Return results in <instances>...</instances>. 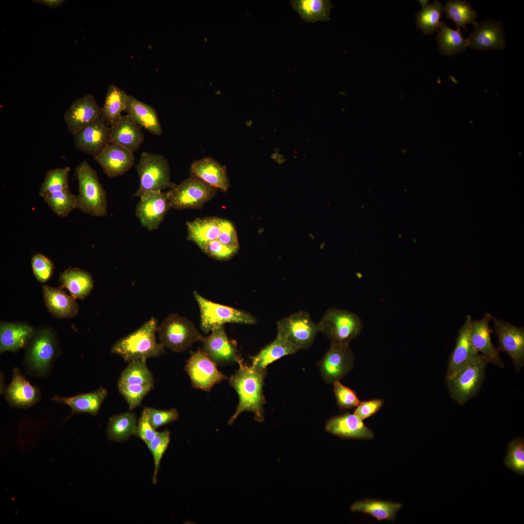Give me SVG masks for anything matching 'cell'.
I'll return each instance as SVG.
<instances>
[{
    "instance_id": "d590c367",
    "label": "cell",
    "mask_w": 524,
    "mask_h": 524,
    "mask_svg": "<svg viewBox=\"0 0 524 524\" xmlns=\"http://www.w3.org/2000/svg\"><path fill=\"white\" fill-rule=\"evenodd\" d=\"M293 8L305 21H328L333 5L329 0H292Z\"/></svg>"
},
{
    "instance_id": "ab89813d",
    "label": "cell",
    "mask_w": 524,
    "mask_h": 524,
    "mask_svg": "<svg viewBox=\"0 0 524 524\" xmlns=\"http://www.w3.org/2000/svg\"><path fill=\"white\" fill-rule=\"evenodd\" d=\"M146 361L141 359L129 362L121 372L118 383L154 386V377Z\"/></svg>"
},
{
    "instance_id": "7dc6e473",
    "label": "cell",
    "mask_w": 524,
    "mask_h": 524,
    "mask_svg": "<svg viewBox=\"0 0 524 524\" xmlns=\"http://www.w3.org/2000/svg\"><path fill=\"white\" fill-rule=\"evenodd\" d=\"M31 265L35 277L40 283L47 282L52 277L54 265L46 256L36 253L32 258Z\"/></svg>"
},
{
    "instance_id": "f546056e",
    "label": "cell",
    "mask_w": 524,
    "mask_h": 524,
    "mask_svg": "<svg viewBox=\"0 0 524 524\" xmlns=\"http://www.w3.org/2000/svg\"><path fill=\"white\" fill-rule=\"evenodd\" d=\"M187 240L196 245L202 251L210 242L217 240L220 233V218L216 217L196 218L186 222Z\"/></svg>"
},
{
    "instance_id": "c3c4849f",
    "label": "cell",
    "mask_w": 524,
    "mask_h": 524,
    "mask_svg": "<svg viewBox=\"0 0 524 524\" xmlns=\"http://www.w3.org/2000/svg\"><path fill=\"white\" fill-rule=\"evenodd\" d=\"M334 383V392L339 408L343 410L358 406L360 403L356 393L339 381Z\"/></svg>"
},
{
    "instance_id": "6da1fadb",
    "label": "cell",
    "mask_w": 524,
    "mask_h": 524,
    "mask_svg": "<svg viewBox=\"0 0 524 524\" xmlns=\"http://www.w3.org/2000/svg\"><path fill=\"white\" fill-rule=\"evenodd\" d=\"M237 362L239 369L230 377L229 383L236 391L239 403L228 423L232 424L244 411L253 412L255 420L262 422L264 420L263 406L265 402L262 389L266 370L255 368L252 365L248 366L240 359Z\"/></svg>"
},
{
    "instance_id": "d6a6232c",
    "label": "cell",
    "mask_w": 524,
    "mask_h": 524,
    "mask_svg": "<svg viewBox=\"0 0 524 524\" xmlns=\"http://www.w3.org/2000/svg\"><path fill=\"white\" fill-rule=\"evenodd\" d=\"M59 282L75 298L83 299L91 292L94 285L92 275L87 271L69 267L62 272Z\"/></svg>"
},
{
    "instance_id": "52a82bcc",
    "label": "cell",
    "mask_w": 524,
    "mask_h": 524,
    "mask_svg": "<svg viewBox=\"0 0 524 524\" xmlns=\"http://www.w3.org/2000/svg\"><path fill=\"white\" fill-rule=\"evenodd\" d=\"M319 331L336 343L348 344L360 333L362 324L355 313L345 310L329 309L318 323Z\"/></svg>"
},
{
    "instance_id": "8d00e7d4",
    "label": "cell",
    "mask_w": 524,
    "mask_h": 524,
    "mask_svg": "<svg viewBox=\"0 0 524 524\" xmlns=\"http://www.w3.org/2000/svg\"><path fill=\"white\" fill-rule=\"evenodd\" d=\"M439 29L437 39L442 56H453L463 51L469 45L468 39L463 38L460 29L453 30L442 22Z\"/></svg>"
},
{
    "instance_id": "ba28073f",
    "label": "cell",
    "mask_w": 524,
    "mask_h": 524,
    "mask_svg": "<svg viewBox=\"0 0 524 524\" xmlns=\"http://www.w3.org/2000/svg\"><path fill=\"white\" fill-rule=\"evenodd\" d=\"M194 295L200 310L201 328L205 333L222 327L227 323L249 325L257 323L255 317L247 312L212 302L196 291Z\"/></svg>"
},
{
    "instance_id": "836d02e7",
    "label": "cell",
    "mask_w": 524,
    "mask_h": 524,
    "mask_svg": "<svg viewBox=\"0 0 524 524\" xmlns=\"http://www.w3.org/2000/svg\"><path fill=\"white\" fill-rule=\"evenodd\" d=\"M402 505L391 501L365 498L358 500L351 506V510L367 514L378 521L393 522Z\"/></svg>"
},
{
    "instance_id": "1f68e13d",
    "label": "cell",
    "mask_w": 524,
    "mask_h": 524,
    "mask_svg": "<svg viewBox=\"0 0 524 524\" xmlns=\"http://www.w3.org/2000/svg\"><path fill=\"white\" fill-rule=\"evenodd\" d=\"M299 350L287 339L277 333L275 339L251 358L252 366L260 370L282 357L296 353Z\"/></svg>"
},
{
    "instance_id": "4fadbf2b",
    "label": "cell",
    "mask_w": 524,
    "mask_h": 524,
    "mask_svg": "<svg viewBox=\"0 0 524 524\" xmlns=\"http://www.w3.org/2000/svg\"><path fill=\"white\" fill-rule=\"evenodd\" d=\"M492 320L498 339L497 349L509 355L518 373L524 365V328L496 317Z\"/></svg>"
},
{
    "instance_id": "f6af8a7d",
    "label": "cell",
    "mask_w": 524,
    "mask_h": 524,
    "mask_svg": "<svg viewBox=\"0 0 524 524\" xmlns=\"http://www.w3.org/2000/svg\"><path fill=\"white\" fill-rule=\"evenodd\" d=\"M170 441V432L167 429H165L161 432H158L155 438L147 445L153 456L154 462V470L152 477L153 484L156 483L160 462L168 447Z\"/></svg>"
},
{
    "instance_id": "f35d334b",
    "label": "cell",
    "mask_w": 524,
    "mask_h": 524,
    "mask_svg": "<svg viewBox=\"0 0 524 524\" xmlns=\"http://www.w3.org/2000/svg\"><path fill=\"white\" fill-rule=\"evenodd\" d=\"M443 11L447 18L455 22L457 29L462 27L467 31L466 25L467 24L473 23L475 26L477 24L475 22L477 13L468 1L449 0L443 6Z\"/></svg>"
},
{
    "instance_id": "680465c9",
    "label": "cell",
    "mask_w": 524,
    "mask_h": 524,
    "mask_svg": "<svg viewBox=\"0 0 524 524\" xmlns=\"http://www.w3.org/2000/svg\"><path fill=\"white\" fill-rule=\"evenodd\" d=\"M309 237L312 240L315 239V235L313 233L310 232L308 234Z\"/></svg>"
},
{
    "instance_id": "5b68a950",
    "label": "cell",
    "mask_w": 524,
    "mask_h": 524,
    "mask_svg": "<svg viewBox=\"0 0 524 524\" xmlns=\"http://www.w3.org/2000/svg\"><path fill=\"white\" fill-rule=\"evenodd\" d=\"M157 332L160 343L176 352L187 350L204 338L190 321L175 313L163 321L158 326Z\"/></svg>"
},
{
    "instance_id": "6f0895ef",
    "label": "cell",
    "mask_w": 524,
    "mask_h": 524,
    "mask_svg": "<svg viewBox=\"0 0 524 524\" xmlns=\"http://www.w3.org/2000/svg\"><path fill=\"white\" fill-rule=\"evenodd\" d=\"M419 1L420 2V3L421 4L422 8H424L425 7H426L428 5V2H429L428 0H419Z\"/></svg>"
},
{
    "instance_id": "7c38bea8",
    "label": "cell",
    "mask_w": 524,
    "mask_h": 524,
    "mask_svg": "<svg viewBox=\"0 0 524 524\" xmlns=\"http://www.w3.org/2000/svg\"><path fill=\"white\" fill-rule=\"evenodd\" d=\"M185 370L194 388L207 392L227 378L217 369L215 362L200 350L191 354Z\"/></svg>"
},
{
    "instance_id": "ffe728a7",
    "label": "cell",
    "mask_w": 524,
    "mask_h": 524,
    "mask_svg": "<svg viewBox=\"0 0 524 524\" xmlns=\"http://www.w3.org/2000/svg\"><path fill=\"white\" fill-rule=\"evenodd\" d=\"M492 318L490 313H486L481 319L472 320L470 340L474 347L481 353L488 362L503 368L504 364L499 357V351L491 340L493 330L490 328L489 322Z\"/></svg>"
},
{
    "instance_id": "bcb514c9",
    "label": "cell",
    "mask_w": 524,
    "mask_h": 524,
    "mask_svg": "<svg viewBox=\"0 0 524 524\" xmlns=\"http://www.w3.org/2000/svg\"><path fill=\"white\" fill-rule=\"evenodd\" d=\"M119 393L128 404L129 409H133L141 404L144 397L152 389L154 386L118 383Z\"/></svg>"
},
{
    "instance_id": "60d3db41",
    "label": "cell",
    "mask_w": 524,
    "mask_h": 524,
    "mask_svg": "<svg viewBox=\"0 0 524 524\" xmlns=\"http://www.w3.org/2000/svg\"><path fill=\"white\" fill-rule=\"evenodd\" d=\"M443 11L442 4L438 0L427 5L416 14V24L425 34H431L438 30Z\"/></svg>"
},
{
    "instance_id": "db71d44e",
    "label": "cell",
    "mask_w": 524,
    "mask_h": 524,
    "mask_svg": "<svg viewBox=\"0 0 524 524\" xmlns=\"http://www.w3.org/2000/svg\"><path fill=\"white\" fill-rule=\"evenodd\" d=\"M384 404V400L381 399H372L364 401H360L354 414L361 419H365L377 413Z\"/></svg>"
},
{
    "instance_id": "5bb4252c",
    "label": "cell",
    "mask_w": 524,
    "mask_h": 524,
    "mask_svg": "<svg viewBox=\"0 0 524 524\" xmlns=\"http://www.w3.org/2000/svg\"><path fill=\"white\" fill-rule=\"evenodd\" d=\"M135 209L142 226L149 231L158 229L170 210L167 193L150 191L142 195Z\"/></svg>"
},
{
    "instance_id": "3957f363",
    "label": "cell",
    "mask_w": 524,
    "mask_h": 524,
    "mask_svg": "<svg viewBox=\"0 0 524 524\" xmlns=\"http://www.w3.org/2000/svg\"><path fill=\"white\" fill-rule=\"evenodd\" d=\"M74 174L79 186L77 209L93 216H106V193L96 171L84 160L76 167Z\"/></svg>"
},
{
    "instance_id": "2e32d148",
    "label": "cell",
    "mask_w": 524,
    "mask_h": 524,
    "mask_svg": "<svg viewBox=\"0 0 524 524\" xmlns=\"http://www.w3.org/2000/svg\"><path fill=\"white\" fill-rule=\"evenodd\" d=\"M73 136L75 147L94 158L110 143L111 126L99 117Z\"/></svg>"
},
{
    "instance_id": "ac0fdd59",
    "label": "cell",
    "mask_w": 524,
    "mask_h": 524,
    "mask_svg": "<svg viewBox=\"0 0 524 524\" xmlns=\"http://www.w3.org/2000/svg\"><path fill=\"white\" fill-rule=\"evenodd\" d=\"M100 116L101 107L94 96L88 94L71 103L65 113L64 118L68 131L74 135Z\"/></svg>"
},
{
    "instance_id": "f907efd6",
    "label": "cell",
    "mask_w": 524,
    "mask_h": 524,
    "mask_svg": "<svg viewBox=\"0 0 524 524\" xmlns=\"http://www.w3.org/2000/svg\"><path fill=\"white\" fill-rule=\"evenodd\" d=\"M157 433L150 422L148 407L144 408L137 425L135 435L147 445Z\"/></svg>"
},
{
    "instance_id": "ee69618b",
    "label": "cell",
    "mask_w": 524,
    "mask_h": 524,
    "mask_svg": "<svg viewBox=\"0 0 524 524\" xmlns=\"http://www.w3.org/2000/svg\"><path fill=\"white\" fill-rule=\"evenodd\" d=\"M504 465L513 472L524 475V439L516 437L507 446Z\"/></svg>"
},
{
    "instance_id": "cb8c5ba5",
    "label": "cell",
    "mask_w": 524,
    "mask_h": 524,
    "mask_svg": "<svg viewBox=\"0 0 524 524\" xmlns=\"http://www.w3.org/2000/svg\"><path fill=\"white\" fill-rule=\"evenodd\" d=\"M189 172L208 184L226 192L229 187V180L225 166L214 159L205 157L194 161Z\"/></svg>"
},
{
    "instance_id": "4dcf8cb0",
    "label": "cell",
    "mask_w": 524,
    "mask_h": 524,
    "mask_svg": "<svg viewBox=\"0 0 524 524\" xmlns=\"http://www.w3.org/2000/svg\"><path fill=\"white\" fill-rule=\"evenodd\" d=\"M125 112L141 128L153 134H162L163 129L157 113L151 106L129 95Z\"/></svg>"
},
{
    "instance_id": "681fc988",
    "label": "cell",
    "mask_w": 524,
    "mask_h": 524,
    "mask_svg": "<svg viewBox=\"0 0 524 524\" xmlns=\"http://www.w3.org/2000/svg\"><path fill=\"white\" fill-rule=\"evenodd\" d=\"M240 247L224 245L217 239L209 242L202 250L209 256L217 260L226 261L235 255Z\"/></svg>"
},
{
    "instance_id": "9a60e30c",
    "label": "cell",
    "mask_w": 524,
    "mask_h": 524,
    "mask_svg": "<svg viewBox=\"0 0 524 524\" xmlns=\"http://www.w3.org/2000/svg\"><path fill=\"white\" fill-rule=\"evenodd\" d=\"M353 360L354 357L348 344L331 343L320 362L323 378L328 383L339 381L351 370Z\"/></svg>"
},
{
    "instance_id": "277c9868",
    "label": "cell",
    "mask_w": 524,
    "mask_h": 524,
    "mask_svg": "<svg viewBox=\"0 0 524 524\" xmlns=\"http://www.w3.org/2000/svg\"><path fill=\"white\" fill-rule=\"evenodd\" d=\"M136 168L139 186L134 196L140 197L147 192L170 189L175 185L170 180L169 165L163 155L143 152Z\"/></svg>"
},
{
    "instance_id": "91938a15",
    "label": "cell",
    "mask_w": 524,
    "mask_h": 524,
    "mask_svg": "<svg viewBox=\"0 0 524 524\" xmlns=\"http://www.w3.org/2000/svg\"><path fill=\"white\" fill-rule=\"evenodd\" d=\"M320 246H321V247H323L324 246H325V243H323V242L321 244Z\"/></svg>"
},
{
    "instance_id": "b9f144b4",
    "label": "cell",
    "mask_w": 524,
    "mask_h": 524,
    "mask_svg": "<svg viewBox=\"0 0 524 524\" xmlns=\"http://www.w3.org/2000/svg\"><path fill=\"white\" fill-rule=\"evenodd\" d=\"M44 200L58 216L65 217L77 208V196L73 194L69 188L54 192L44 196Z\"/></svg>"
},
{
    "instance_id": "83f0119b",
    "label": "cell",
    "mask_w": 524,
    "mask_h": 524,
    "mask_svg": "<svg viewBox=\"0 0 524 524\" xmlns=\"http://www.w3.org/2000/svg\"><path fill=\"white\" fill-rule=\"evenodd\" d=\"M144 134L141 127L128 115H121L111 126V143L121 145L134 152L141 147Z\"/></svg>"
},
{
    "instance_id": "4316f807",
    "label": "cell",
    "mask_w": 524,
    "mask_h": 524,
    "mask_svg": "<svg viewBox=\"0 0 524 524\" xmlns=\"http://www.w3.org/2000/svg\"><path fill=\"white\" fill-rule=\"evenodd\" d=\"M42 289L45 306L52 316L62 319L77 315L79 306L73 296L67 295L61 287L44 285Z\"/></svg>"
},
{
    "instance_id": "f1b7e54d",
    "label": "cell",
    "mask_w": 524,
    "mask_h": 524,
    "mask_svg": "<svg viewBox=\"0 0 524 524\" xmlns=\"http://www.w3.org/2000/svg\"><path fill=\"white\" fill-rule=\"evenodd\" d=\"M107 395V390L101 387L94 392L71 397L55 395L51 400L68 406L72 410L71 414L87 413L96 416Z\"/></svg>"
},
{
    "instance_id": "816d5d0a",
    "label": "cell",
    "mask_w": 524,
    "mask_h": 524,
    "mask_svg": "<svg viewBox=\"0 0 524 524\" xmlns=\"http://www.w3.org/2000/svg\"><path fill=\"white\" fill-rule=\"evenodd\" d=\"M148 410L150 422L155 429L177 420L179 417L178 411L174 408L164 410L148 408Z\"/></svg>"
},
{
    "instance_id": "e0dca14e",
    "label": "cell",
    "mask_w": 524,
    "mask_h": 524,
    "mask_svg": "<svg viewBox=\"0 0 524 524\" xmlns=\"http://www.w3.org/2000/svg\"><path fill=\"white\" fill-rule=\"evenodd\" d=\"M472 317L467 315L459 329L455 347L448 363L446 379H449L459 371L476 360L481 354L473 346L470 340Z\"/></svg>"
},
{
    "instance_id": "9f6ffc18",
    "label": "cell",
    "mask_w": 524,
    "mask_h": 524,
    "mask_svg": "<svg viewBox=\"0 0 524 524\" xmlns=\"http://www.w3.org/2000/svg\"><path fill=\"white\" fill-rule=\"evenodd\" d=\"M271 158L279 165L284 164L287 161L285 156L281 153L278 148H275L274 152L271 155Z\"/></svg>"
},
{
    "instance_id": "30bf717a",
    "label": "cell",
    "mask_w": 524,
    "mask_h": 524,
    "mask_svg": "<svg viewBox=\"0 0 524 524\" xmlns=\"http://www.w3.org/2000/svg\"><path fill=\"white\" fill-rule=\"evenodd\" d=\"M58 352L54 331L50 327L40 328L30 341L26 354V361L38 373H44L49 367Z\"/></svg>"
},
{
    "instance_id": "d6986e66",
    "label": "cell",
    "mask_w": 524,
    "mask_h": 524,
    "mask_svg": "<svg viewBox=\"0 0 524 524\" xmlns=\"http://www.w3.org/2000/svg\"><path fill=\"white\" fill-rule=\"evenodd\" d=\"M94 159L110 178L123 175L134 164L133 152L117 144L110 143Z\"/></svg>"
},
{
    "instance_id": "11a10c76",
    "label": "cell",
    "mask_w": 524,
    "mask_h": 524,
    "mask_svg": "<svg viewBox=\"0 0 524 524\" xmlns=\"http://www.w3.org/2000/svg\"><path fill=\"white\" fill-rule=\"evenodd\" d=\"M33 2L40 3L51 8H56L61 6L65 0H36Z\"/></svg>"
},
{
    "instance_id": "74e56055",
    "label": "cell",
    "mask_w": 524,
    "mask_h": 524,
    "mask_svg": "<svg viewBox=\"0 0 524 524\" xmlns=\"http://www.w3.org/2000/svg\"><path fill=\"white\" fill-rule=\"evenodd\" d=\"M136 427V416L133 412L128 411L115 415L111 417L108 421L107 436L111 440L124 442L135 434Z\"/></svg>"
},
{
    "instance_id": "e575fe53",
    "label": "cell",
    "mask_w": 524,
    "mask_h": 524,
    "mask_svg": "<svg viewBox=\"0 0 524 524\" xmlns=\"http://www.w3.org/2000/svg\"><path fill=\"white\" fill-rule=\"evenodd\" d=\"M129 97L115 84L110 85L101 108L102 119L110 126L114 124L121 116V112L126 111Z\"/></svg>"
},
{
    "instance_id": "f5cc1de1",
    "label": "cell",
    "mask_w": 524,
    "mask_h": 524,
    "mask_svg": "<svg viewBox=\"0 0 524 524\" xmlns=\"http://www.w3.org/2000/svg\"><path fill=\"white\" fill-rule=\"evenodd\" d=\"M217 240L224 245L239 247L236 229L230 220L220 218V233Z\"/></svg>"
},
{
    "instance_id": "9c48e42d",
    "label": "cell",
    "mask_w": 524,
    "mask_h": 524,
    "mask_svg": "<svg viewBox=\"0 0 524 524\" xmlns=\"http://www.w3.org/2000/svg\"><path fill=\"white\" fill-rule=\"evenodd\" d=\"M488 363L481 355L474 362L446 380L451 397L462 405L473 397L484 381Z\"/></svg>"
},
{
    "instance_id": "484cf974",
    "label": "cell",
    "mask_w": 524,
    "mask_h": 524,
    "mask_svg": "<svg viewBox=\"0 0 524 524\" xmlns=\"http://www.w3.org/2000/svg\"><path fill=\"white\" fill-rule=\"evenodd\" d=\"M33 327L24 323L1 322L0 352H16L25 347L34 335Z\"/></svg>"
},
{
    "instance_id": "d4e9b609",
    "label": "cell",
    "mask_w": 524,
    "mask_h": 524,
    "mask_svg": "<svg viewBox=\"0 0 524 524\" xmlns=\"http://www.w3.org/2000/svg\"><path fill=\"white\" fill-rule=\"evenodd\" d=\"M203 351L214 362L226 363L238 361L236 349L228 339L223 326L212 331L204 337Z\"/></svg>"
},
{
    "instance_id": "7bdbcfd3",
    "label": "cell",
    "mask_w": 524,
    "mask_h": 524,
    "mask_svg": "<svg viewBox=\"0 0 524 524\" xmlns=\"http://www.w3.org/2000/svg\"><path fill=\"white\" fill-rule=\"evenodd\" d=\"M70 171L69 166L48 170L40 186L39 196L43 198L50 194L68 188Z\"/></svg>"
},
{
    "instance_id": "44dd1931",
    "label": "cell",
    "mask_w": 524,
    "mask_h": 524,
    "mask_svg": "<svg viewBox=\"0 0 524 524\" xmlns=\"http://www.w3.org/2000/svg\"><path fill=\"white\" fill-rule=\"evenodd\" d=\"M5 395L9 405L17 408H30L41 398L37 387L32 385L17 367L13 369L12 381L5 390Z\"/></svg>"
},
{
    "instance_id": "7402d4cb",
    "label": "cell",
    "mask_w": 524,
    "mask_h": 524,
    "mask_svg": "<svg viewBox=\"0 0 524 524\" xmlns=\"http://www.w3.org/2000/svg\"><path fill=\"white\" fill-rule=\"evenodd\" d=\"M468 39L476 50L502 49L506 46L502 24L490 18L477 23Z\"/></svg>"
},
{
    "instance_id": "7a4b0ae2",
    "label": "cell",
    "mask_w": 524,
    "mask_h": 524,
    "mask_svg": "<svg viewBox=\"0 0 524 524\" xmlns=\"http://www.w3.org/2000/svg\"><path fill=\"white\" fill-rule=\"evenodd\" d=\"M157 328V319L151 317L140 328L116 341L111 352L128 362L160 356L164 352V347L156 341Z\"/></svg>"
},
{
    "instance_id": "603a6c76",
    "label": "cell",
    "mask_w": 524,
    "mask_h": 524,
    "mask_svg": "<svg viewBox=\"0 0 524 524\" xmlns=\"http://www.w3.org/2000/svg\"><path fill=\"white\" fill-rule=\"evenodd\" d=\"M326 430L344 439L370 440L373 431L366 426L362 419L348 412L330 419L326 423Z\"/></svg>"
},
{
    "instance_id": "8fae6325",
    "label": "cell",
    "mask_w": 524,
    "mask_h": 524,
    "mask_svg": "<svg viewBox=\"0 0 524 524\" xmlns=\"http://www.w3.org/2000/svg\"><path fill=\"white\" fill-rule=\"evenodd\" d=\"M277 326V333L299 349L310 346L319 331L318 323L314 322L310 314L305 311H298L279 320Z\"/></svg>"
},
{
    "instance_id": "8992f818",
    "label": "cell",
    "mask_w": 524,
    "mask_h": 524,
    "mask_svg": "<svg viewBox=\"0 0 524 524\" xmlns=\"http://www.w3.org/2000/svg\"><path fill=\"white\" fill-rule=\"evenodd\" d=\"M217 189L192 175L167 192L171 209H201L216 195Z\"/></svg>"
}]
</instances>
